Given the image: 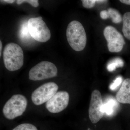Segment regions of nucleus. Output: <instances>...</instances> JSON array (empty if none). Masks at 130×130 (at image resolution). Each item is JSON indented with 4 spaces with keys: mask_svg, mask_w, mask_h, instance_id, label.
<instances>
[{
    "mask_svg": "<svg viewBox=\"0 0 130 130\" xmlns=\"http://www.w3.org/2000/svg\"><path fill=\"white\" fill-rule=\"evenodd\" d=\"M68 42L75 51H82L86 43V35L82 24L77 21H73L68 25L66 30Z\"/></svg>",
    "mask_w": 130,
    "mask_h": 130,
    "instance_id": "f257e3e1",
    "label": "nucleus"
},
{
    "mask_svg": "<svg viewBox=\"0 0 130 130\" xmlns=\"http://www.w3.org/2000/svg\"><path fill=\"white\" fill-rule=\"evenodd\" d=\"M5 67L10 71L19 70L24 64L23 50L18 44L10 43L5 46L3 53Z\"/></svg>",
    "mask_w": 130,
    "mask_h": 130,
    "instance_id": "f03ea898",
    "label": "nucleus"
},
{
    "mask_svg": "<svg viewBox=\"0 0 130 130\" xmlns=\"http://www.w3.org/2000/svg\"><path fill=\"white\" fill-rule=\"evenodd\" d=\"M27 105L28 101L25 97L21 95H15L4 105L3 113L7 119L12 120L23 113Z\"/></svg>",
    "mask_w": 130,
    "mask_h": 130,
    "instance_id": "7ed1b4c3",
    "label": "nucleus"
},
{
    "mask_svg": "<svg viewBox=\"0 0 130 130\" xmlns=\"http://www.w3.org/2000/svg\"><path fill=\"white\" fill-rule=\"evenodd\" d=\"M27 26L31 36L36 41L44 42L50 39V30L41 16L30 19Z\"/></svg>",
    "mask_w": 130,
    "mask_h": 130,
    "instance_id": "20e7f679",
    "label": "nucleus"
},
{
    "mask_svg": "<svg viewBox=\"0 0 130 130\" xmlns=\"http://www.w3.org/2000/svg\"><path fill=\"white\" fill-rule=\"evenodd\" d=\"M58 70L51 62L43 61L32 67L29 72V79L34 81H40L55 77Z\"/></svg>",
    "mask_w": 130,
    "mask_h": 130,
    "instance_id": "39448f33",
    "label": "nucleus"
},
{
    "mask_svg": "<svg viewBox=\"0 0 130 130\" xmlns=\"http://www.w3.org/2000/svg\"><path fill=\"white\" fill-rule=\"evenodd\" d=\"M58 86L54 82H49L38 87L32 93L31 100L36 105H40L47 102L56 93Z\"/></svg>",
    "mask_w": 130,
    "mask_h": 130,
    "instance_id": "423d86ee",
    "label": "nucleus"
},
{
    "mask_svg": "<svg viewBox=\"0 0 130 130\" xmlns=\"http://www.w3.org/2000/svg\"><path fill=\"white\" fill-rule=\"evenodd\" d=\"M104 36L107 42V46L111 52H119L122 50L125 41L123 36L115 28L109 26L103 31Z\"/></svg>",
    "mask_w": 130,
    "mask_h": 130,
    "instance_id": "0eeeda50",
    "label": "nucleus"
},
{
    "mask_svg": "<svg viewBox=\"0 0 130 130\" xmlns=\"http://www.w3.org/2000/svg\"><path fill=\"white\" fill-rule=\"evenodd\" d=\"M104 105L101 94L97 90L93 91L91 94L89 115L91 121L93 124L98 123L103 116Z\"/></svg>",
    "mask_w": 130,
    "mask_h": 130,
    "instance_id": "6e6552de",
    "label": "nucleus"
},
{
    "mask_svg": "<svg viewBox=\"0 0 130 130\" xmlns=\"http://www.w3.org/2000/svg\"><path fill=\"white\" fill-rule=\"evenodd\" d=\"M69 101V95L67 92L59 91L46 102V108L51 113H58L66 108Z\"/></svg>",
    "mask_w": 130,
    "mask_h": 130,
    "instance_id": "1a4fd4ad",
    "label": "nucleus"
},
{
    "mask_svg": "<svg viewBox=\"0 0 130 130\" xmlns=\"http://www.w3.org/2000/svg\"><path fill=\"white\" fill-rule=\"evenodd\" d=\"M116 100L120 103L130 104V78L125 79L116 95Z\"/></svg>",
    "mask_w": 130,
    "mask_h": 130,
    "instance_id": "9d476101",
    "label": "nucleus"
},
{
    "mask_svg": "<svg viewBox=\"0 0 130 130\" xmlns=\"http://www.w3.org/2000/svg\"><path fill=\"white\" fill-rule=\"evenodd\" d=\"M123 32L124 36L130 40V12L126 13L123 18Z\"/></svg>",
    "mask_w": 130,
    "mask_h": 130,
    "instance_id": "9b49d317",
    "label": "nucleus"
},
{
    "mask_svg": "<svg viewBox=\"0 0 130 130\" xmlns=\"http://www.w3.org/2000/svg\"><path fill=\"white\" fill-rule=\"evenodd\" d=\"M124 65V61L121 58H116L108 63L107 66V69L109 71L112 72L117 68L123 67Z\"/></svg>",
    "mask_w": 130,
    "mask_h": 130,
    "instance_id": "f8f14e48",
    "label": "nucleus"
},
{
    "mask_svg": "<svg viewBox=\"0 0 130 130\" xmlns=\"http://www.w3.org/2000/svg\"><path fill=\"white\" fill-rule=\"evenodd\" d=\"M109 17L112 19V21L115 24L119 23L122 21V16L119 12L116 9L112 8L108 9Z\"/></svg>",
    "mask_w": 130,
    "mask_h": 130,
    "instance_id": "ddd939ff",
    "label": "nucleus"
},
{
    "mask_svg": "<svg viewBox=\"0 0 130 130\" xmlns=\"http://www.w3.org/2000/svg\"><path fill=\"white\" fill-rule=\"evenodd\" d=\"M30 35L29 30H28L27 24H24L21 26L20 31V36L21 39L23 40L27 39L29 38Z\"/></svg>",
    "mask_w": 130,
    "mask_h": 130,
    "instance_id": "4468645a",
    "label": "nucleus"
},
{
    "mask_svg": "<svg viewBox=\"0 0 130 130\" xmlns=\"http://www.w3.org/2000/svg\"><path fill=\"white\" fill-rule=\"evenodd\" d=\"M12 130H38L36 127L29 123L21 124L16 126Z\"/></svg>",
    "mask_w": 130,
    "mask_h": 130,
    "instance_id": "2eb2a0df",
    "label": "nucleus"
},
{
    "mask_svg": "<svg viewBox=\"0 0 130 130\" xmlns=\"http://www.w3.org/2000/svg\"><path fill=\"white\" fill-rule=\"evenodd\" d=\"M113 103V102L109 101L104 105V112L108 115L111 114L112 113L114 107Z\"/></svg>",
    "mask_w": 130,
    "mask_h": 130,
    "instance_id": "dca6fc26",
    "label": "nucleus"
},
{
    "mask_svg": "<svg viewBox=\"0 0 130 130\" xmlns=\"http://www.w3.org/2000/svg\"><path fill=\"white\" fill-rule=\"evenodd\" d=\"M123 81V78L121 76H118L116 78L111 85L109 86V88L111 90H113L121 84Z\"/></svg>",
    "mask_w": 130,
    "mask_h": 130,
    "instance_id": "f3484780",
    "label": "nucleus"
},
{
    "mask_svg": "<svg viewBox=\"0 0 130 130\" xmlns=\"http://www.w3.org/2000/svg\"><path fill=\"white\" fill-rule=\"evenodd\" d=\"M81 1L84 7L90 9L94 6L96 0H83Z\"/></svg>",
    "mask_w": 130,
    "mask_h": 130,
    "instance_id": "a211bd4d",
    "label": "nucleus"
},
{
    "mask_svg": "<svg viewBox=\"0 0 130 130\" xmlns=\"http://www.w3.org/2000/svg\"><path fill=\"white\" fill-rule=\"evenodd\" d=\"M16 3L18 5H20L23 3H28L35 7H37L39 6L38 1L37 0H18Z\"/></svg>",
    "mask_w": 130,
    "mask_h": 130,
    "instance_id": "6ab92c4d",
    "label": "nucleus"
},
{
    "mask_svg": "<svg viewBox=\"0 0 130 130\" xmlns=\"http://www.w3.org/2000/svg\"><path fill=\"white\" fill-rule=\"evenodd\" d=\"M100 17L103 19H106L110 18L108 11L103 10L100 13Z\"/></svg>",
    "mask_w": 130,
    "mask_h": 130,
    "instance_id": "aec40b11",
    "label": "nucleus"
},
{
    "mask_svg": "<svg viewBox=\"0 0 130 130\" xmlns=\"http://www.w3.org/2000/svg\"><path fill=\"white\" fill-rule=\"evenodd\" d=\"M120 2L124 4L130 5V0H121Z\"/></svg>",
    "mask_w": 130,
    "mask_h": 130,
    "instance_id": "412c9836",
    "label": "nucleus"
},
{
    "mask_svg": "<svg viewBox=\"0 0 130 130\" xmlns=\"http://www.w3.org/2000/svg\"><path fill=\"white\" fill-rule=\"evenodd\" d=\"M1 1L2 2L7 3H12L14 2H15V1H13V0H4V1Z\"/></svg>",
    "mask_w": 130,
    "mask_h": 130,
    "instance_id": "4be33fe9",
    "label": "nucleus"
},
{
    "mask_svg": "<svg viewBox=\"0 0 130 130\" xmlns=\"http://www.w3.org/2000/svg\"><path fill=\"white\" fill-rule=\"evenodd\" d=\"M2 50V43L1 41H0V56L1 55Z\"/></svg>",
    "mask_w": 130,
    "mask_h": 130,
    "instance_id": "5701e85b",
    "label": "nucleus"
},
{
    "mask_svg": "<svg viewBox=\"0 0 130 130\" xmlns=\"http://www.w3.org/2000/svg\"><path fill=\"white\" fill-rule=\"evenodd\" d=\"M92 130L90 129H88V130Z\"/></svg>",
    "mask_w": 130,
    "mask_h": 130,
    "instance_id": "b1692460",
    "label": "nucleus"
}]
</instances>
